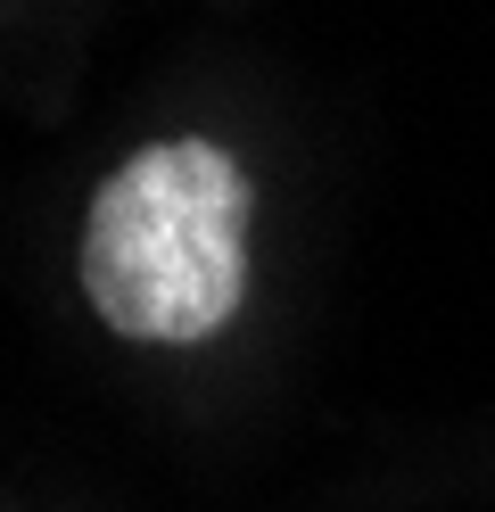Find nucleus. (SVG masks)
Returning <instances> with one entry per match:
<instances>
[{
  "label": "nucleus",
  "mask_w": 495,
  "mask_h": 512,
  "mask_svg": "<svg viewBox=\"0 0 495 512\" xmlns=\"http://www.w3.org/2000/svg\"><path fill=\"white\" fill-rule=\"evenodd\" d=\"M248 281V182L215 141H165L108 174L83 290L124 339H207Z\"/></svg>",
  "instance_id": "1"
}]
</instances>
